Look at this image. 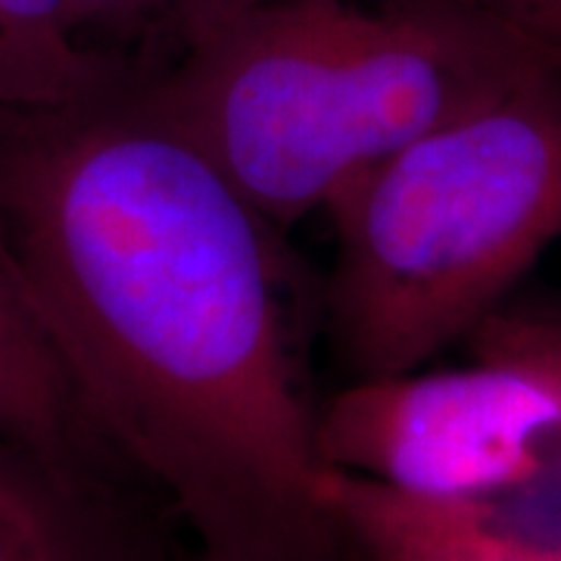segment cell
<instances>
[{
    "mask_svg": "<svg viewBox=\"0 0 561 561\" xmlns=\"http://www.w3.org/2000/svg\"><path fill=\"white\" fill-rule=\"evenodd\" d=\"M272 228L138 81L0 113V250L98 443L203 561H346Z\"/></svg>",
    "mask_w": 561,
    "mask_h": 561,
    "instance_id": "obj_1",
    "label": "cell"
},
{
    "mask_svg": "<svg viewBox=\"0 0 561 561\" xmlns=\"http://www.w3.org/2000/svg\"><path fill=\"white\" fill-rule=\"evenodd\" d=\"M546 66L437 0H262L138 84L265 219L294 225Z\"/></svg>",
    "mask_w": 561,
    "mask_h": 561,
    "instance_id": "obj_2",
    "label": "cell"
},
{
    "mask_svg": "<svg viewBox=\"0 0 561 561\" xmlns=\"http://www.w3.org/2000/svg\"><path fill=\"white\" fill-rule=\"evenodd\" d=\"M331 337L356 378L471 337L561 238V69L409 140L328 206Z\"/></svg>",
    "mask_w": 561,
    "mask_h": 561,
    "instance_id": "obj_3",
    "label": "cell"
},
{
    "mask_svg": "<svg viewBox=\"0 0 561 561\" xmlns=\"http://www.w3.org/2000/svg\"><path fill=\"white\" fill-rule=\"evenodd\" d=\"M561 446V402L524 365L356 378L316 412L324 468L440 502H496L537 483Z\"/></svg>",
    "mask_w": 561,
    "mask_h": 561,
    "instance_id": "obj_4",
    "label": "cell"
},
{
    "mask_svg": "<svg viewBox=\"0 0 561 561\" xmlns=\"http://www.w3.org/2000/svg\"><path fill=\"white\" fill-rule=\"evenodd\" d=\"M324 496L346 561H561L486 502H440L331 471Z\"/></svg>",
    "mask_w": 561,
    "mask_h": 561,
    "instance_id": "obj_5",
    "label": "cell"
},
{
    "mask_svg": "<svg viewBox=\"0 0 561 561\" xmlns=\"http://www.w3.org/2000/svg\"><path fill=\"white\" fill-rule=\"evenodd\" d=\"M0 443L69 483L81 446L98 443L76 390L0 250ZM101 446V443H98Z\"/></svg>",
    "mask_w": 561,
    "mask_h": 561,
    "instance_id": "obj_6",
    "label": "cell"
},
{
    "mask_svg": "<svg viewBox=\"0 0 561 561\" xmlns=\"http://www.w3.org/2000/svg\"><path fill=\"white\" fill-rule=\"evenodd\" d=\"M125 81L88 54L76 0H0V113H41Z\"/></svg>",
    "mask_w": 561,
    "mask_h": 561,
    "instance_id": "obj_7",
    "label": "cell"
},
{
    "mask_svg": "<svg viewBox=\"0 0 561 561\" xmlns=\"http://www.w3.org/2000/svg\"><path fill=\"white\" fill-rule=\"evenodd\" d=\"M262 0H76L79 38L125 81H150Z\"/></svg>",
    "mask_w": 561,
    "mask_h": 561,
    "instance_id": "obj_8",
    "label": "cell"
},
{
    "mask_svg": "<svg viewBox=\"0 0 561 561\" xmlns=\"http://www.w3.org/2000/svg\"><path fill=\"white\" fill-rule=\"evenodd\" d=\"M474 353L534 371L561 402V312H493L474 334Z\"/></svg>",
    "mask_w": 561,
    "mask_h": 561,
    "instance_id": "obj_9",
    "label": "cell"
},
{
    "mask_svg": "<svg viewBox=\"0 0 561 561\" xmlns=\"http://www.w3.org/2000/svg\"><path fill=\"white\" fill-rule=\"evenodd\" d=\"M561 69V0H437Z\"/></svg>",
    "mask_w": 561,
    "mask_h": 561,
    "instance_id": "obj_10",
    "label": "cell"
},
{
    "mask_svg": "<svg viewBox=\"0 0 561 561\" xmlns=\"http://www.w3.org/2000/svg\"><path fill=\"white\" fill-rule=\"evenodd\" d=\"M0 561H88L69 502L0 522Z\"/></svg>",
    "mask_w": 561,
    "mask_h": 561,
    "instance_id": "obj_11",
    "label": "cell"
},
{
    "mask_svg": "<svg viewBox=\"0 0 561 561\" xmlns=\"http://www.w3.org/2000/svg\"><path fill=\"white\" fill-rule=\"evenodd\" d=\"M66 493L69 483L0 443V522H13L41 508L69 502Z\"/></svg>",
    "mask_w": 561,
    "mask_h": 561,
    "instance_id": "obj_12",
    "label": "cell"
},
{
    "mask_svg": "<svg viewBox=\"0 0 561 561\" xmlns=\"http://www.w3.org/2000/svg\"><path fill=\"white\" fill-rule=\"evenodd\" d=\"M549 546H552V549H556V552H559V559H561V540H556V542H549Z\"/></svg>",
    "mask_w": 561,
    "mask_h": 561,
    "instance_id": "obj_13",
    "label": "cell"
},
{
    "mask_svg": "<svg viewBox=\"0 0 561 561\" xmlns=\"http://www.w3.org/2000/svg\"><path fill=\"white\" fill-rule=\"evenodd\" d=\"M556 312H561V306H556Z\"/></svg>",
    "mask_w": 561,
    "mask_h": 561,
    "instance_id": "obj_14",
    "label": "cell"
}]
</instances>
